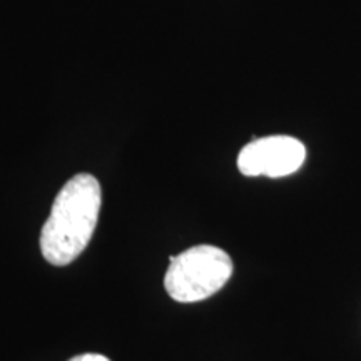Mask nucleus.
I'll return each mask as SVG.
<instances>
[{
	"label": "nucleus",
	"instance_id": "20e7f679",
	"mask_svg": "<svg viewBox=\"0 0 361 361\" xmlns=\"http://www.w3.org/2000/svg\"><path fill=\"white\" fill-rule=\"evenodd\" d=\"M69 361H111L107 356L99 355V353H84V355H78L74 358H71Z\"/></svg>",
	"mask_w": 361,
	"mask_h": 361
},
{
	"label": "nucleus",
	"instance_id": "f257e3e1",
	"mask_svg": "<svg viewBox=\"0 0 361 361\" xmlns=\"http://www.w3.org/2000/svg\"><path fill=\"white\" fill-rule=\"evenodd\" d=\"M102 191L92 174H75L54 200L40 231V251L54 266H67L82 255L96 231Z\"/></svg>",
	"mask_w": 361,
	"mask_h": 361
},
{
	"label": "nucleus",
	"instance_id": "7ed1b4c3",
	"mask_svg": "<svg viewBox=\"0 0 361 361\" xmlns=\"http://www.w3.org/2000/svg\"><path fill=\"white\" fill-rule=\"evenodd\" d=\"M306 159V147L291 135H268L246 144L238 156L241 174L284 178L295 174Z\"/></svg>",
	"mask_w": 361,
	"mask_h": 361
},
{
	"label": "nucleus",
	"instance_id": "f03ea898",
	"mask_svg": "<svg viewBox=\"0 0 361 361\" xmlns=\"http://www.w3.org/2000/svg\"><path fill=\"white\" fill-rule=\"evenodd\" d=\"M231 274L228 252L213 245H200L171 258L164 288L178 303H197L223 290Z\"/></svg>",
	"mask_w": 361,
	"mask_h": 361
}]
</instances>
